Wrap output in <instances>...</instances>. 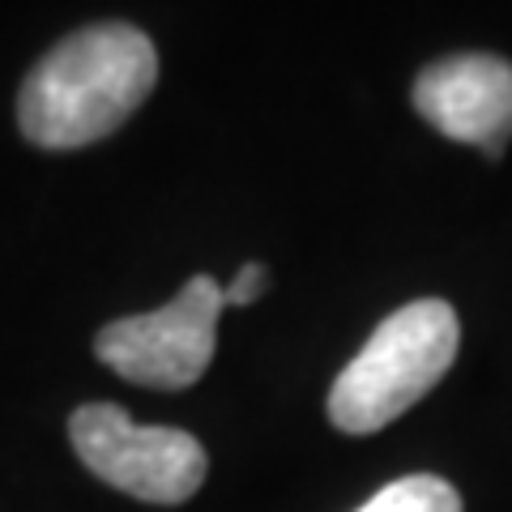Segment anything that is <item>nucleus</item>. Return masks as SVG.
Segmentation results:
<instances>
[{
    "mask_svg": "<svg viewBox=\"0 0 512 512\" xmlns=\"http://www.w3.org/2000/svg\"><path fill=\"white\" fill-rule=\"evenodd\" d=\"M158 82V52L146 30L99 22L47 52L18 94V124L43 150L90 146L133 116Z\"/></svg>",
    "mask_w": 512,
    "mask_h": 512,
    "instance_id": "1",
    "label": "nucleus"
},
{
    "mask_svg": "<svg viewBox=\"0 0 512 512\" xmlns=\"http://www.w3.org/2000/svg\"><path fill=\"white\" fill-rule=\"evenodd\" d=\"M457 346L461 325L444 299H414L393 316H384L363 350L333 380V427L346 436H372L393 419H402L448 376Z\"/></svg>",
    "mask_w": 512,
    "mask_h": 512,
    "instance_id": "2",
    "label": "nucleus"
},
{
    "mask_svg": "<svg viewBox=\"0 0 512 512\" xmlns=\"http://www.w3.org/2000/svg\"><path fill=\"white\" fill-rule=\"evenodd\" d=\"M69 440L94 478L146 504H184L210 474L201 440L180 427L133 423L111 402L77 410L69 419Z\"/></svg>",
    "mask_w": 512,
    "mask_h": 512,
    "instance_id": "3",
    "label": "nucleus"
},
{
    "mask_svg": "<svg viewBox=\"0 0 512 512\" xmlns=\"http://www.w3.org/2000/svg\"><path fill=\"white\" fill-rule=\"evenodd\" d=\"M218 316L222 286L210 274H197L158 312L120 316L103 325L94 338V355L116 376L146 384V389H188L210 372L218 346Z\"/></svg>",
    "mask_w": 512,
    "mask_h": 512,
    "instance_id": "4",
    "label": "nucleus"
},
{
    "mask_svg": "<svg viewBox=\"0 0 512 512\" xmlns=\"http://www.w3.org/2000/svg\"><path fill=\"white\" fill-rule=\"evenodd\" d=\"M419 116L461 146H478L491 158L512 137V64L487 52L436 60L414 77Z\"/></svg>",
    "mask_w": 512,
    "mask_h": 512,
    "instance_id": "5",
    "label": "nucleus"
},
{
    "mask_svg": "<svg viewBox=\"0 0 512 512\" xmlns=\"http://www.w3.org/2000/svg\"><path fill=\"white\" fill-rule=\"evenodd\" d=\"M359 512H461V495L440 474H406L380 487Z\"/></svg>",
    "mask_w": 512,
    "mask_h": 512,
    "instance_id": "6",
    "label": "nucleus"
},
{
    "mask_svg": "<svg viewBox=\"0 0 512 512\" xmlns=\"http://www.w3.org/2000/svg\"><path fill=\"white\" fill-rule=\"evenodd\" d=\"M265 286H269V269L265 265H239V274L231 278V286H222V308H248V303H256L265 295Z\"/></svg>",
    "mask_w": 512,
    "mask_h": 512,
    "instance_id": "7",
    "label": "nucleus"
}]
</instances>
